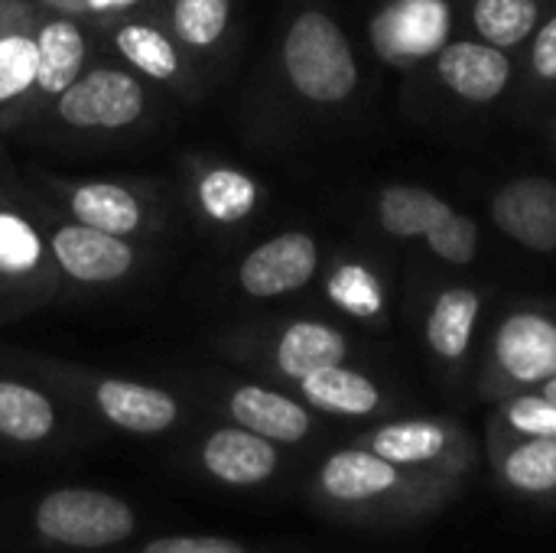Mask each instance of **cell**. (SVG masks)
<instances>
[{"label": "cell", "mask_w": 556, "mask_h": 553, "mask_svg": "<svg viewBox=\"0 0 556 553\" xmlns=\"http://www.w3.org/2000/svg\"><path fill=\"white\" fill-rule=\"evenodd\" d=\"M469 479L404 469L358 443L329 453L313 479L309 502L336 521L358 528H417L463 499Z\"/></svg>", "instance_id": "1"}, {"label": "cell", "mask_w": 556, "mask_h": 553, "mask_svg": "<svg viewBox=\"0 0 556 553\" xmlns=\"http://www.w3.org/2000/svg\"><path fill=\"white\" fill-rule=\"evenodd\" d=\"M62 297L46 238V199L0 147V329Z\"/></svg>", "instance_id": "2"}, {"label": "cell", "mask_w": 556, "mask_h": 553, "mask_svg": "<svg viewBox=\"0 0 556 553\" xmlns=\"http://www.w3.org/2000/svg\"><path fill=\"white\" fill-rule=\"evenodd\" d=\"M20 362L33 378L111 430L130 437H163L186 420V404L160 385L88 372L46 355H20Z\"/></svg>", "instance_id": "3"}, {"label": "cell", "mask_w": 556, "mask_h": 553, "mask_svg": "<svg viewBox=\"0 0 556 553\" xmlns=\"http://www.w3.org/2000/svg\"><path fill=\"white\" fill-rule=\"evenodd\" d=\"M280 72L287 88L316 108H339L358 91L362 72L342 23L323 7H300L280 36Z\"/></svg>", "instance_id": "4"}, {"label": "cell", "mask_w": 556, "mask_h": 553, "mask_svg": "<svg viewBox=\"0 0 556 553\" xmlns=\"http://www.w3.org/2000/svg\"><path fill=\"white\" fill-rule=\"evenodd\" d=\"M153 85L124 62L88 65L36 124H49L81 137H111L137 130L153 114Z\"/></svg>", "instance_id": "5"}, {"label": "cell", "mask_w": 556, "mask_h": 553, "mask_svg": "<svg viewBox=\"0 0 556 553\" xmlns=\"http://www.w3.org/2000/svg\"><path fill=\"white\" fill-rule=\"evenodd\" d=\"M215 345L228 359L251 365L254 372H264L287 385H296L319 368L345 365L352 359L349 332L326 319H287L277 326H244V329L225 332Z\"/></svg>", "instance_id": "6"}, {"label": "cell", "mask_w": 556, "mask_h": 553, "mask_svg": "<svg viewBox=\"0 0 556 553\" xmlns=\"http://www.w3.org/2000/svg\"><path fill=\"white\" fill-rule=\"evenodd\" d=\"M36 179L42 183V192L55 199L62 215L88 228L147 244L169 225V205L147 179H62L46 173Z\"/></svg>", "instance_id": "7"}, {"label": "cell", "mask_w": 556, "mask_h": 553, "mask_svg": "<svg viewBox=\"0 0 556 553\" xmlns=\"http://www.w3.org/2000/svg\"><path fill=\"white\" fill-rule=\"evenodd\" d=\"M46 238L65 293H111L147 271V244L88 228L46 205Z\"/></svg>", "instance_id": "8"}, {"label": "cell", "mask_w": 556, "mask_h": 553, "mask_svg": "<svg viewBox=\"0 0 556 553\" xmlns=\"http://www.w3.org/2000/svg\"><path fill=\"white\" fill-rule=\"evenodd\" d=\"M554 375L556 306L531 303L505 313L479 372V398L495 404L521 391H538Z\"/></svg>", "instance_id": "9"}, {"label": "cell", "mask_w": 556, "mask_h": 553, "mask_svg": "<svg viewBox=\"0 0 556 553\" xmlns=\"http://www.w3.org/2000/svg\"><path fill=\"white\" fill-rule=\"evenodd\" d=\"M42 544L62 551H111L137 535V512L101 489H55L42 495L29 518Z\"/></svg>", "instance_id": "10"}, {"label": "cell", "mask_w": 556, "mask_h": 553, "mask_svg": "<svg viewBox=\"0 0 556 553\" xmlns=\"http://www.w3.org/2000/svg\"><path fill=\"white\" fill-rule=\"evenodd\" d=\"M352 443L417 473L456 476L469 479L479 469V443L476 437L450 417H397L384 420Z\"/></svg>", "instance_id": "11"}, {"label": "cell", "mask_w": 556, "mask_h": 553, "mask_svg": "<svg viewBox=\"0 0 556 553\" xmlns=\"http://www.w3.org/2000/svg\"><path fill=\"white\" fill-rule=\"evenodd\" d=\"M323 267V248L309 231H280L254 244L235 267V287L244 300H283L306 290Z\"/></svg>", "instance_id": "12"}, {"label": "cell", "mask_w": 556, "mask_h": 553, "mask_svg": "<svg viewBox=\"0 0 556 553\" xmlns=\"http://www.w3.org/2000/svg\"><path fill=\"white\" fill-rule=\"evenodd\" d=\"M111 49L117 59L143 75L150 85L169 88L176 95L195 98L202 91L195 59L176 42V36L143 16H124L111 26Z\"/></svg>", "instance_id": "13"}, {"label": "cell", "mask_w": 556, "mask_h": 553, "mask_svg": "<svg viewBox=\"0 0 556 553\" xmlns=\"http://www.w3.org/2000/svg\"><path fill=\"white\" fill-rule=\"evenodd\" d=\"M39 20L42 10L33 0H0V134L26 127Z\"/></svg>", "instance_id": "14"}, {"label": "cell", "mask_w": 556, "mask_h": 553, "mask_svg": "<svg viewBox=\"0 0 556 553\" xmlns=\"http://www.w3.org/2000/svg\"><path fill=\"white\" fill-rule=\"evenodd\" d=\"M218 401L231 424L280 447H300L316 433V411L280 388L261 381H231L222 385Z\"/></svg>", "instance_id": "15"}, {"label": "cell", "mask_w": 556, "mask_h": 553, "mask_svg": "<svg viewBox=\"0 0 556 553\" xmlns=\"http://www.w3.org/2000/svg\"><path fill=\"white\" fill-rule=\"evenodd\" d=\"M91 39L81 20L68 13H42L36 26V81L29 91L26 127L88 68ZM23 127V130H26Z\"/></svg>", "instance_id": "16"}, {"label": "cell", "mask_w": 556, "mask_h": 553, "mask_svg": "<svg viewBox=\"0 0 556 553\" xmlns=\"http://www.w3.org/2000/svg\"><path fill=\"white\" fill-rule=\"evenodd\" d=\"M195 463L212 482L225 489H261L280 476L283 450L280 443L261 433H251L238 424H225L202 437Z\"/></svg>", "instance_id": "17"}, {"label": "cell", "mask_w": 556, "mask_h": 553, "mask_svg": "<svg viewBox=\"0 0 556 553\" xmlns=\"http://www.w3.org/2000/svg\"><path fill=\"white\" fill-rule=\"evenodd\" d=\"M189 199L205 225L218 231H235L264 209L267 189L257 176H251L241 166L195 160L189 163Z\"/></svg>", "instance_id": "18"}, {"label": "cell", "mask_w": 556, "mask_h": 553, "mask_svg": "<svg viewBox=\"0 0 556 553\" xmlns=\"http://www.w3.org/2000/svg\"><path fill=\"white\" fill-rule=\"evenodd\" d=\"M65 437V414L49 385L0 372V447L42 450Z\"/></svg>", "instance_id": "19"}, {"label": "cell", "mask_w": 556, "mask_h": 553, "mask_svg": "<svg viewBox=\"0 0 556 553\" xmlns=\"http://www.w3.org/2000/svg\"><path fill=\"white\" fill-rule=\"evenodd\" d=\"M492 222L515 244L554 254L556 251V179L518 176L492 196Z\"/></svg>", "instance_id": "20"}, {"label": "cell", "mask_w": 556, "mask_h": 553, "mask_svg": "<svg viewBox=\"0 0 556 553\" xmlns=\"http://www.w3.org/2000/svg\"><path fill=\"white\" fill-rule=\"evenodd\" d=\"M495 482L528 502H556V437H515L485 430Z\"/></svg>", "instance_id": "21"}, {"label": "cell", "mask_w": 556, "mask_h": 553, "mask_svg": "<svg viewBox=\"0 0 556 553\" xmlns=\"http://www.w3.org/2000/svg\"><path fill=\"white\" fill-rule=\"evenodd\" d=\"M437 75L456 98L469 104H492L511 88L515 62L508 49L485 39H453L437 52Z\"/></svg>", "instance_id": "22"}, {"label": "cell", "mask_w": 556, "mask_h": 553, "mask_svg": "<svg viewBox=\"0 0 556 553\" xmlns=\"http://www.w3.org/2000/svg\"><path fill=\"white\" fill-rule=\"evenodd\" d=\"M293 388L306 407L339 420H368L391 411V394L384 391V385L352 368L349 362L319 368L303 381H296Z\"/></svg>", "instance_id": "23"}, {"label": "cell", "mask_w": 556, "mask_h": 553, "mask_svg": "<svg viewBox=\"0 0 556 553\" xmlns=\"http://www.w3.org/2000/svg\"><path fill=\"white\" fill-rule=\"evenodd\" d=\"M479 316H482V293L469 284L443 287L430 303L424 323V342L446 372L459 375L466 368L476 345Z\"/></svg>", "instance_id": "24"}, {"label": "cell", "mask_w": 556, "mask_h": 553, "mask_svg": "<svg viewBox=\"0 0 556 553\" xmlns=\"http://www.w3.org/2000/svg\"><path fill=\"white\" fill-rule=\"evenodd\" d=\"M450 212L443 196L417 183H391L375 196V222L397 241H424Z\"/></svg>", "instance_id": "25"}, {"label": "cell", "mask_w": 556, "mask_h": 553, "mask_svg": "<svg viewBox=\"0 0 556 553\" xmlns=\"http://www.w3.org/2000/svg\"><path fill=\"white\" fill-rule=\"evenodd\" d=\"M371 26H407V33H397L378 49L391 62H417L430 49H443L440 29H446V7L443 0H394Z\"/></svg>", "instance_id": "26"}, {"label": "cell", "mask_w": 556, "mask_h": 553, "mask_svg": "<svg viewBox=\"0 0 556 553\" xmlns=\"http://www.w3.org/2000/svg\"><path fill=\"white\" fill-rule=\"evenodd\" d=\"M326 297L358 323H384L388 293L381 274L362 257H339L326 274Z\"/></svg>", "instance_id": "27"}, {"label": "cell", "mask_w": 556, "mask_h": 553, "mask_svg": "<svg viewBox=\"0 0 556 553\" xmlns=\"http://www.w3.org/2000/svg\"><path fill=\"white\" fill-rule=\"evenodd\" d=\"M231 0H169V33L192 59H208L231 33Z\"/></svg>", "instance_id": "28"}, {"label": "cell", "mask_w": 556, "mask_h": 553, "mask_svg": "<svg viewBox=\"0 0 556 553\" xmlns=\"http://www.w3.org/2000/svg\"><path fill=\"white\" fill-rule=\"evenodd\" d=\"M544 16V0H472L469 20L479 39L498 46V49H515L534 36Z\"/></svg>", "instance_id": "29"}, {"label": "cell", "mask_w": 556, "mask_h": 553, "mask_svg": "<svg viewBox=\"0 0 556 553\" xmlns=\"http://www.w3.org/2000/svg\"><path fill=\"white\" fill-rule=\"evenodd\" d=\"M485 430L515 437H556V404L538 391H521L492 404Z\"/></svg>", "instance_id": "30"}, {"label": "cell", "mask_w": 556, "mask_h": 553, "mask_svg": "<svg viewBox=\"0 0 556 553\" xmlns=\"http://www.w3.org/2000/svg\"><path fill=\"white\" fill-rule=\"evenodd\" d=\"M424 244L446 264L453 267H469L479 257V225L476 218L463 215V212H450L427 238Z\"/></svg>", "instance_id": "31"}, {"label": "cell", "mask_w": 556, "mask_h": 553, "mask_svg": "<svg viewBox=\"0 0 556 553\" xmlns=\"http://www.w3.org/2000/svg\"><path fill=\"white\" fill-rule=\"evenodd\" d=\"M140 553H251L241 541L215 535H169L143 544Z\"/></svg>", "instance_id": "32"}, {"label": "cell", "mask_w": 556, "mask_h": 553, "mask_svg": "<svg viewBox=\"0 0 556 553\" xmlns=\"http://www.w3.org/2000/svg\"><path fill=\"white\" fill-rule=\"evenodd\" d=\"M528 65H531V75L538 81L556 85V13L547 16V20H541V26L534 29Z\"/></svg>", "instance_id": "33"}, {"label": "cell", "mask_w": 556, "mask_h": 553, "mask_svg": "<svg viewBox=\"0 0 556 553\" xmlns=\"http://www.w3.org/2000/svg\"><path fill=\"white\" fill-rule=\"evenodd\" d=\"M538 394H544L547 401H554L556 404V375L547 381V385H541V388H538Z\"/></svg>", "instance_id": "34"}]
</instances>
